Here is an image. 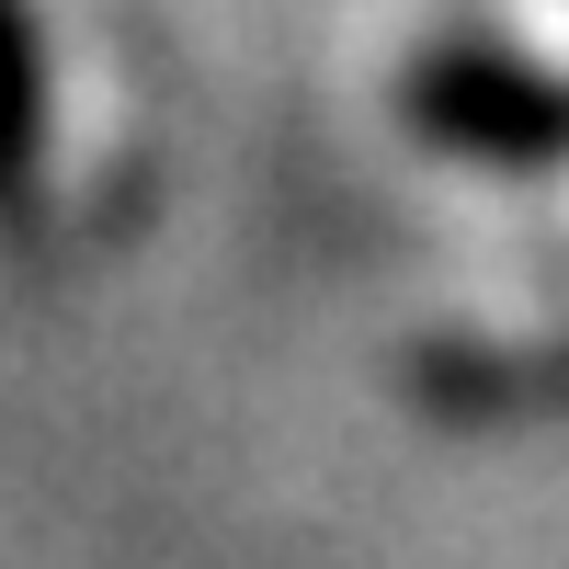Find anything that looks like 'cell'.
Listing matches in <instances>:
<instances>
[{
    "label": "cell",
    "mask_w": 569,
    "mask_h": 569,
    "mask_svg": "<svg viewBox=\"0 0 569 569\" xmlns=\"http://www.w3.org/2000/svg\"><path fill=\"white\" fill-rule=\"evenodd\" d=\"M410 103L445 137H467V149H558L569 137V103L536 69H512V58H433Z\"/></svg>",
    "instance_id": "1"
},
{
    "label": "cell",
    "mask_w": 569,
    "mask_h": 569,
    "mask_svg": "<svg viewBox=\"0 0 569 569\" xmlns=\"http://www.w3.org/2000/svg\"><path fill=\"white\" fill-rule=\"evenodd\" d=\"M34 160V46H23V12L0 0V182H23Z\"/></svg>",
    "instance_id": "2"
}]
</instances>
